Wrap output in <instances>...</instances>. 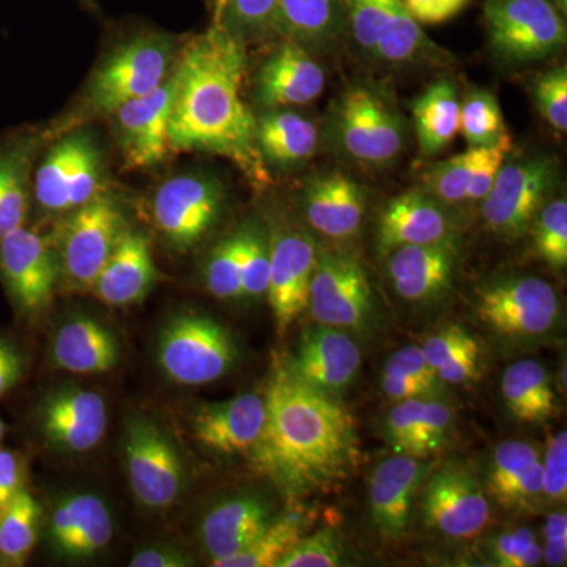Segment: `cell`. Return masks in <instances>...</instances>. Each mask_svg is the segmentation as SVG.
<instances>
[{
	"instance_id": "1",
	"label": "cell",
	"mask_w": 567,
	"mask_h": 567,
	"mask_svg": "<svg viewBox=\"0 0 567 567\" xmlns=\"http://www.w3.org/2000/svg\"><path fill=\"white\" fill-rule=\"evenodd\" d=\"M246 70L245 41L213 18L174 63L169 144L173 152L223 156L262 192L271 177L257 144V118L241 95Z\"/></svg>"
},
{
	"instance_id": "2",
	"label": "cell",
	"mask_w": 567,
	"mask_h": 567,
	"mask_svg": "<svg viewBox=\"0 0 567 567\" xmlns=\"http://www.w3.org/2000/svg\"><path fill=\"white\" fill-rule=\"evenodd\" d=\"M249 454L254 468L292 498L333 491L361 457L352 413L287 364L268 383L262 432Z\"/></svg>"
},
{
	"instance_id": "3",
	"label": "cell",
	"mask_w": 567,
	"mask_h": 567,
	"mask_svg": "<svg viewBox=\"0 0 567 567\" xmlns=\"http://www.w3.org/2000/svg\"><path fill=\"white\" fill-rule=\"evenodd\" d=\"M174 63V41L163 33L140 32L122 41L92 74L81 117H111L122 104L155 92Z\"/></svg>"
},
{
	"instance_id": "4",
	"label": "cell",
	"mask_w": 567,
	"mask_h": 567,
	"mask_svg": "<svg viewBox=\"0 0 567 567\" xmlns=\"http://www.w3.org/2000/svg\"><path fill=\"white\" fill-rule=\"evenodd\" d=\"M237 361V347L226 328L210 317L182 315L164 327L158 363L164 374L183 386L221 379Z\"/></svg>"
},
{
	"instance_id": "5",
	"label": "cell",
	"mask_w": 567,
	"mask_h": 567,
	"mask_svg": "<svg viewBox=\"0 0 567 567\" xmlns=\"http://www.w3.org/2000/svg\"><path fill=\"white\" fill-rule=\"evenodd\" d=\"M488 40L511 63L543 61L566 43V24L550 0H488Z\"/></svg>"
},
{
	"instance_id": "6",
	"label": "cell",
	"mask_w": 567,
	"mask_h": 567,
	"mask_svg": "<svg viewBox=\"0 0 567 567\" xmlns=\"http://www.w3.org/2000/svg\"><path fill=\"white\" fill-rule=\"evenodd\" d=\"M477 319L507 339H535L550 333L559 317L554 287L535 276L503 279L477 292Z\"/></svg>"
},
{
	"instance_id": "7",
	"label": "cell",
	"mask_w": 567,
	"mask_h": 567,
	"mask_svg": "<svg viewBox=\"0 0 567 567\" xmlns=\"http://www.w3.org/2000/svg\"><path fill=\"white\" fill-rule=\"evenodd\" d=\"M123 451L130 487L142 506L167 509L181 498L185 466L173 440L158 424L147 417L128 421Z\"/></svg>"
},
{
	"instance_id": "8",
	"label": "cell",
	"mask_w": 567,
	"mask_h": 567,
	"mask_svg": "<svg viewBox=\"0 0 567 567\" xmlns=\"http://www.w3.org/2000/svg\"><path fill=\"white\" fill-rule=\"evenodd\" d=\"M102 152L87 133L63 137L44 156L33 178L37 203L47 212H73L99 196Z\"/></svg>"
},
{
	"instance_id": "9",
	"label": "cell",
	"mask_w": 567,
	"mask_h": 567,
	"mask_svg": "<svg viewBox=\"0 0 567 567\" xmlns=\"http://www.w3.org/2000/svg\"><path fill=\"white\" fill-rule=\"evenodd\" d=\"M125 230L121 207L104 194L71 212L59 233L61 265L70 281L92 287Z\"/></svg>"
},
{
	"instance_id": "10",
	"label": "cell",
	"mask_w": 567,
	"mask_h": 567,
	"mask_svg": "<svg viewBox=\"0 0 567 567\" xmlns=\"http://www.w3.org/2000/svg\"><path fill=\"white\" fill-rule=\"evenodd\" d=\"M224 193L215 178L177 175L164 182L153 199L152 212L163 237L186 251L210 233L221 215Z\"/></svg>"
},
{
	"instance_id": "11",
	"label": "cell",
	"mask_w": 567,
	"mask_h": 567,
	"mask_svg": "<svg viewBox=\"0 0 567 567\" xmlns=\"http://www.w3.org/2000/svg\"><path fill=\"white\" fill-rule=\"evenodd\" d=\"M554 181L555 164L543 156L503 164L484 197L483 218L488 229L507 238L527 233Z\"/></svg>"
},
{
	"instance_id": "12",
	"label": "cell",
	"mask_w": 567,
	"mask_h": 567,
	"mask_svg": "<svg viewBox=\"0 0 567 567\" xmlns=\"http://www.w3.org/2000/svg\"><path fill=\"white\" fill-rule=\"evenodd\" d=\"M309 309L320 324L360 330L372 311V289L358 260L344 252L317 256Z\"/></svg>"
},
{
	"instance_id": "13",
	"label": "cell",
	"mask_w": 567,
	"mask_h": 567,
	"mask_svg": "<svg viewBox=\"0 0 567 567\" xmlns=\"http://www.w3.org/2000/svg\"><path fill=\"white\" fill-rule=\"evenodd\" d=\"M429 527L454 539H470L487 527L491 505L480 481L461 465H446L429 480L424 491Z\"/></svg>"
},
{
	"instance_id": "14",
	"label": "cell",
	"mask_w": 567,
	"mask_h": 567,
	"mask_svg": "<svg viewBox=\"0 0 567 567\" xmlns=\"http://www.w3.org/2000/svg\"><path fill=\"white\" fill-rule=\"evenodd\" d=\"M175 93L174 74L162 87L122 104L114 117L123 162L128 169H147L169 155V123Z\"/></svg>"
},
{
	"instance_id": "15",
	"label": "cell",
	"mask_w": 567,
	"mask_h": 567,
	"mask_svg": "<svg viewBox=\"0 0 567 567\" xmlns=\"http://www.w3.org/2000/svg\"><path fill=\"white\" fill-rule=\"evenodd\" d=\"M0 275L14 303L32 312L50 303L59 267L50 244L21 226L0 240Z\"/></svg>"
},
{
	"instance_id": "16",
	"label": "cell",
	"mask_w": 567,
	"mask_h": 567,
	"mask_svg": "<svg viewBox=\"0 0 567 567\" xmlns=\"http://www.w3.org/2000/svg\"><path fill=\"white\" fill-rule=\"evenodd\" d=\"M339 136L358 162L383 164L399 155L402 130L394 112L368 89L346 93L339 112Z\"/></svg>"
},
{
	"instance_id": "17",
	"label": "cell",
	"mask_w": 567,
	"mask_h": 567,
	"mask_svg": "<svg viewBox=\"0 0 567 567\" xmlns=\"http://www.w3.org/2000/svg\"><path fill=\"white\" fill-rule=\"evenodd\" d=\"M316 260V246L303 234L279 235L270 249L267 295L279 336L309 308Z\"/></svg>"
},
{
	"instance_id": "18",
	"label": "cell",
	"mask_w": 567,
	"mask_h": 567,
	"mask_svg": "<svg viewBox=\"0 0 567 567\" xmlns=\"http://www.w3.org/2000/svg\"><path fill=\"white\" fill-rule=\"evenodd\" d=\"M40 425L44 439L58 450L87 453L106 434V402L95 391L62 388L41 404Z\"/></svg>"
},
{
	"instance_id": "19",
	"label": "cell",
	"mask_w": 567,
	"mask_h": 567,
	"mask_svg": "<svg viewBox=\"0 0 567 567\" xmlns=\"http://www.w3.org/2000/svg\"><path fill=\"white\" fill-rule=\"evenodd\" d=\"M360 365L361 352L352 338L319 323L306 331L297 357L287 368L306 385L333 395L352 383Z\"/></svg>"
},
{
	"instance_id": "20",
	"label": "cell",
	"mask_w": 567,
	"mask_h": 567,
	"mask_svg": "<svg viewBox=\"0 0 567 567\" xmlns=\"http://www.w3.org/2000/svg\"><path fill=\"white\" fill-rule=\"evenodd\" d=\"M324 89V71L298 41L281 44L257 74L256 95L267 110L315 102Z\"/></svg>"
},
{
	"instance_id": "21",
	"label": "cell",
	"mask_w": 567,
	"mask_h": 567,
	"mask_svg": "<svg viewBox=\"0 0 567 567\" xmlns=\"http://www.w3.org/2000/svg\"><path fill=\"white\" fill-rule=\"evenodd\" d=\"M265 423V398L248 393L218 404L197 406L193 431L197 442L218 454L249 453Z\"/></svg>"
},
{
	"instance_id": "22",
	"label": "cell",
	"mask_w": 567,
	"mask_h": 567,
	"mask_svg": "<svg viewBox=\"0 0 567 567\" xmlns=\"http://www.w3.org/2000/svg\"><path fill=\"white\" fill-rule=\"evenodd\" d=\"M424 468L416 457L395 454L377 466L369 486V503L375 527L386 539H398L409 527L413 499Z\"/></svg>"
},
{
	"instance_id": "23",
	"label": "cell",
	"mask_w": 567,
	"mask_h": 567,
	"mask_svg": "<svg viewBox=\"0 0 567 567\" xmlns=\"http://www.w3.org/2000/svg\"><path fill=\"white\" fill-rule=\"evenodd\" d=\"M306 219L324 237L346 240L363 223V189L349 175L328 173L312 178L305 189Z\"/></svg>"
},
{
	"instance_id": "24",
	"label": "cell",
	"mask_w": 567,
	"mask_h": 567,
	"mask_svg": "<svg viewBox=\"0 0 567 567\" xmlns=\"http://www.w3.org/2000/svg\"><path fill=\"white\" fill-rule=\"evenodd\" d=\"M451 241V221L443 208L423 193L409 192L386 205L379 224V248L390 254L402 246Z\"/></svg>"
},
{
	"instance_id": "25",
	"label": "cell",
	"mask_w": 567,
	"mask_h": 567,
	"mask_svg": "<svg viewBox=\"0 0 567 567\" xmlns=\"http://www.w3.org/2000/svg\"><path fill=\"white\" fill-rule=\"evenodd\" d=\"M110 509L100 496L71 495L52 513L50 539L55 550L70 558H91L112 539Z\"/></svg>"
},
{
	"instance_id": "26",
	"label": "cell",
	"mask_w": 567,
	"mask_h": 567,
	"mask_svg": "<svg viewBox=\"0 0 567 567\" xmlns=\"http://www.w3.org/2000/svg\"><path fill=\"white\" fill-rule=\"evenodd\" d=\"M156 275L158 271L147 238L126 229L92 289L103 303L132 305L148 293Z\"/></svg>"
},
{
	"instance_id": "27",
	"label": "cell",
	"mask_w": 567,
	"mask_h": 567,
	"mask_svg": "<svg viewBox=\"0 0 567 567\" xmlns=\"http://www.w3.org/2000/svg\"><path fill=\"white\" fill-rule=\"evenodd\" d=\"M390 254L391 281L406 301L434 300L453 281L456 251L451 241L402 246Z\"/></svg>"
},
{
	"instance_id": "28",
	"label": "cell",
	"mask_w": 567,
	"mask_h": 567,
	"mask_svg": "<svg viewBox=\"0 0 567 567\" xmlns=\"http://www.w3.org/2000/svg\"><path fill=\"white\" fill-rule=\"evenodd\" d=\"M270 520V509L256 496L227 499L205 516L200 539L212 561L233 557L245 550Z\"/></svg>"
},
{
	"instance_id": "29",
	"label": "cell",
	"mask_w": 567,
	"mask_h": 567,
	"mask_svg": "<svg viewBox=\"0 0 567 567\" xmlns=\"http://www.w3.org/2000/svg\"><path fill=\"white\" fill-rule=\"evenodd\" d=\"M52 360L73 374H104L118 361V342L104 324L78 317L59 328L52 344Z\"/></svg>"
},
{
	"instance_id": "30",
	"label": "cell",
	"mask_w": 567,
	"mask_h": 567,
	"mask_svg": "<svg viewBox=\"0 0 567 567\" xmlns=\"http://www.w3.org/2000/svg\"><path fill=\"white\" fill-rule=\"evenodd\" d=\"M502 390L507 410L520 423H544L557 410L546 368L537 361L522 360L511 364L503 374Z\"/></svg>"
},
{
	"instance_id": "31",
	"label": "cell",
	"mask_w": 567,
	"mask_h": 567,
	"mask_svg": "<svg viewBox=\"0 0 567 567\" xmlns=\"http://www.w3.org/2000/svg\"><path fill=\"white\" fill-rule=\"evenodd\" d=\"M315 123L290 111L271 110L257 118V144L265 162L297 164L315 155Z\"/></svg>"
},
{
	"instance_id": "32",
	"label": "cell",
	"mask_w": 567,
	"mask_h": 567,
	"mask_svg": "<svg viewBox=\"0 0 567 567\" xmlns=\"http://www.w3.org/2000/svg\"><path fill=\"white\" fill-rule=\"evenodd\" d=\"M417 144L425 156L442 152L454 141L461 125V102L450 82L431 85L413 106Z\"/></svg>"
},
{
	"instance_id": "33",
	"label": "cell",
	"mask_w": 567,
	"mask_h": 567,
	"mask_svg": "<svg viewBox=\"0 0 567 567\" xmlns=\"http://www.w3.org/2000/svg\"><path fill=\"white\" fill-rule=\"evenodd\" d=\"M33 145L13 141L0 148V240L24 226Z\"/></svg>"
},
{
	"instance_id": "34",
	"label": "cell",
	"mask_w": 567,
	"mask_h": 567,
	"mask_svg": "<svg viewBox=\"0 0 567 567\" xmlns=\"http://www.w3.org/2000/svg\"><path fill=\"white\" fill-rule=\"evenodd\" d=\"M41 507L31 492L22 488L20 495L0 516V563L22 566L31 555L39 537Z\"/></svg>"
},
{
	"instance_id": "35",
	"label": "cell",
	"mask_w": 567,
	"mask_h": 567,
	"mask_svg": "<svg viewBox=\"0 0 567 567\" xmlns=\"http://www.w3.org/2000/svg\"><path fill=\"white\" fill-rule=\"evenodd\" d=\"M303 522L300 518L287 516L271 518L256 539L245 550L233 557L212 561L215 567H278L279 561L303 537Z\"/></svg>"
},
{
	"instance_id": "36",
	"label": "cell",
	"mask_w": 567,
	"mask_h": 567,
	"mask_svg": "<svg viewBox=\"0 0 567 567\" xmlns=\"http://www.w3.org/2000/svg\"><path fill=\"white\" fill-rule=\"evenodd\" d=\"M334 0H279L276 32L287 39L306 43L323 40L333 31Z\"/></svg>"
},
{
	"instance_id": "37",
	"label": "cell",
	"mask_w": 567,
	"mask_h": 567,
	"mask_svg": "<svg viewBox=\"0 0 567 567\" xmlns=\"http://www.w3.org/2000/svg\"><path fill=\"white\" fill-rule=\"evenodd\" d=\"M458 133L468 147H491L509 136L498 100L484 91L470 93L461 104Z\"/></svg>"
},
{
	"instance_id": "38",
	"label": "cell",
	"mask_w": 567,
	"mask_h": 567,
	"mask_svg": "<svg viewBox=\"0 0 567 567\" xmlns=\"http://www.w3.org/2000/svg\"><path fill=\"white\" fill-rule=\"evenodd\" d=\"M279 0H215L213 18L241 41L262 39L276 32Z\"/></svg>"
},
{
	"instance_id": "39",
	"label": "cell",
	"mask_w": 567,
	"mask_h": 567,
	"mask_svg": "<svg viewBox=\"0 0 567 567\" xmlns=\"http://www.w3.org/2000/svg\"><path fill=\"white\" fill-rule=\"evenodd\" d=\"M424 33L421 24L413 20L404 0H393L385 24L380 31L374 54L386 62L412 61L423 50Z\"/></svg>"
},
{
	"instance_id": "40",
	"label": "cell",
	"mask_w": 567,
	"mask_h": 567,
	"mask_svg": "<svg viewBox=\"0 0 567 567\" xmlns=\"http://www.w3.org/2000/svg\"><path fill=\"white\" fill-rule=\"evenodd\" d=\"M537 461H539V454L535 446L527 442H503L495 447L487 488L499 505H503L514 484Z\"/></svg>"
},
{
	"instance_id": "41",
	"label": "cell",
	"mask_w": 567,
	"mask_h": 567,
	"mask_svg": "<svg viewBox=\"0 0 567 567\" xmlns=\"http://www.w3.org/2000/svg\"><path fill=\"white\" fill-rule=\"evenodd\" d=\"M477 155L480 148L470 147L461 155L434 164L425 177L432 193L443 203L457 204L466 200L470 183L475 175Z\"/></svg>"
},
{
	"instance_id": "42",
	"label": "cell",
	"mask_w": 567,
	"mask_h": 567,
	"mask_svg": "<svg viewBox=\"0 0 567 567\" xmlns=\"http://www.w3.org/2000/svg\"><path fill=\"white\" fill-rule=\"evenodd\" d=\"M536 248L550 267L563 270L567 265L566 199L544 204L537 213Z\"/></svg>"
},
{
	"instance_id": "43",
	"label": "cell",
	"mask_w": 567,
	"mask_h": 567,
	"mask_svg": "<svg viewBox=\"0 0 567 567\" xmlns=\"http://www.w3.org/2000/svg\"><path fill=\"white\" fill-rule=\"evenodd\" d=\"M238 234L215 246L207 264L208 290L219 300L244 297L238 256Z\"/></svg>"
},
{
	"instance_id": "44",
	"label": "cell",
	"mask_w": 567,
	"mask_h": 567,
	"mask_svg": "<svg viewBox=\"0 0 567 567\" xmlns=\"http://www.w3.org/2000/svg\"><path fill=\"white\" fill-rule=\"evenodd\" d=\"M238 256L244 297H260L267 293L270 278V249L256 230L238 233Z\"/></svg>"
},
{
	"instance_id": "45",
	"label": "cell",
	"mask_w": 567,
	"mask_h": 567,
	"mask_svg": "<svg viewBox=\"0 0 567 567\" xmlns=\"http://www.w3.org/2000/svg\"><path fill=\"white\" fill-rule=\"evenodd\" d=\"M341 561L339 537L331 529H320L315 535L301 537L278 567H334L341 566Z\"/></svg>"
},
{
	"instance_id": "46",
	"label": "cell",
	"mask_w": 567,
	"mask_h": 567,
	"mask_svg": "<svg viewBox=\"0 0 567 567\" xmlns=\"http://www.w3.org/2000/svg\"><path fill=\"white\" fill-rule=\"evenodd\" d=\"M536 103L540 114L559 133L567 130L566 66L543 74L536 82Z\"/></svg>"
},
{
	"instance_id": "47",
	"label": "cell",
	"mask_w": 567,
	"mask_h": 567,
	"mask_svg": "<svg viewBox=\"0 0 567 567\" xmlns=\"http://www.w3.org/2000/svg\"><path fill=\"white\" fill-rule=\"evenodd\" d=\"M451 425H453V410L450 406L439 401H425L412 456L423 457L439 451L445 445Z\"/></svg>"
},
{
	"instance_id": "48",
	"label": "cell",
	"mask_w": 567,
	"mask_h": 567,
	"mask_svg": "<svg viewBox=\"0 0 567 567\" xmlns=\"http://www.w3.org/2000/svg\"><path fill=\"white\" fill-rule=\"evenodd\" d=\"M393 0H349L350 21L357 43L374 52Z\"/></svg>"
},
{
	"instance_id": "49",
	"label": "cell",
	"mask_w": 567,
	"mask_h": 567,
	"mask_svg": "<svg viewBox=\"0 0 567 567\" xmlns=\"http://www.w3.org/2000/svg\"><path fill=\"white\" fill-rule=\"evenodd\" d=\"M424 399H409L398 402L388 416L386 432L395 454L412 456L413 443L423 415Z\"/></svg>"
},
{
	"instance_id": "50",
	"label": "cell",
	"mask_w": 567,
	"mask_h": 567,
	"mask_svg": "<svg viewBox=\"0 0 567 567\" xmlns=\"http://www.w3.org/2000/svg\"><path fill=\"white\" fill-rule=\"evenodd\" d=\"M543 464V496L550 503L566 502L567 496V435L558 432L547 446Z\"/></svg>"
},
{
	"instance_id": "51",
	"label": "cell",
	"mask_w": 567,
	"mask_h": 567,
	"mask_svg": "<svg viewBox=\"0 0 567 567\" xmlns=\"http://www.w3.org/2000/svg\"><path fill=\"white\" fill-rule=\"evenodd\" d=\"M477 148H480V155H477L475 175L470 183L466 200H484L494 186L496 175L506 163V156L513 151V140L507 136L491 147Z\"/></svg>"
},
{
	"instance_id": "52",
	"label": "cell",
	"mask_w": 567,
	"mask_h": 567,
	"mask_svg": "<svg viewBox=\"0 0 567 567\" xmlns=\"http://www.w3.org/2000/svg\"><path fill=\"white\" fill-rule=\"evenodd\" d=\"M477 346L480 344H477L476 339L464 327L451 324V327L443 328L442 331L429 338L423 346V352L425 360L436 372V369L445 364L450 358Z\"/></svg>"
},
{
	"instance_id": "53",
	"label": "cell",
	"mask_w": 567,
	"mask_h": 567,
	"mask_svg": "<svg viewBox=\"0 0 567 567\" xmlns=\"http://www.w3.org/2000/svg\"><path fill=\"white\" fill-rule=\"evenodd\" d=\"M385 368L412 377L429 393L435 391L440 382L435 369L425 360L423 347L420 346H405L404 349L398 350V352L391 354Z\"/></svg>"
},
{
	"instance_id": "54",
	"label": "cell",
	"mask_w": 567,
	"mask_h": 567,
	"mask_svg": "<svg viewBox=\"0 0 567 567\" xmlns=\"http://www.w3.org/2000/svg\"><path fill=\"white\" fill-rule=\"evenodd\" d=\"M472 0H404L406 10L417 24H442L456 18Z\"/></svg>"
},
{
	"instance_id": "55",
	"label": "cell",
	"mask_w": 567,
	"mask_h": 567,
	"mask_svg": "<svg viewBox=\"0 0 567 567\" xmlns=\"http://www.w3.org/2000/svg\"><path fill=\"white\" fill-rule=\"evenodd\" d=\"M481 374V347L464 350L456 357L450 358L445 364L436 369L440 382L464 385L473 382Z\"/></svg>"
},
{
	"instance_id": "56",
	"label": "cell",
	"mask_w": 567,
	"mask_h": 567,
	"mask_svg": "<svg viewBox=\"0 0 567 567\" xmlns=\"http://www.w3.org/2000/svg\"><path fill=\"white\" fill-rule=\"evenodd\" d=\"M24 488V470L13 451L0 450V516Z\"/></svg>"
},
{
	"instance_id": "57",
	"label": "cell",
	"mask_w": 567,
	"mask_h": 567,
	"mask_svg": "<svg viewBox=\"0 0 567 567\" xmlns=\"http://www.w3.org/2000/svg\"><path fill=\"white\" fill-rule=\"evenodd\" d=\"M543 558L547 565H566L567 558V516L566 513H555L547 518L544 527Z\"/></svg>"
},
{
	"instance_id": "58",
	"label": "cell",
	"mask_w": 567,
	"mask_h": 567,
	"mask_svg": "<svg viewBox=\"0 0 567 567\" xmlns=\"http://www.w3.org/2000/svg\"><path fill=\"white\" fill-rule=\"evenodd\" d=\"M535 543V535L527 528L516 529V532L505 533V535L496 537L494 546H492L496 565L517 567L518 558Z\"/></svg>"
},
{
	"instance_id": "59",
	"label": "cell",
	"mask_w": 567,
	"mask_h": 567,
	"mask_svg": "<svg viewBox=\"0 0 567 567\" xmlns=\"http://www.w3.org/2000/svg\"><path fill=\"white\" fill-rule=\"evenodd\" d=\"M382 388L391 401L402 402L409 399H424L429 394L421 383H417L412 377L402 374V372L386 369L383 371Z\"/></svg>"
},
{
	"instance_id": "60",
	"label": "cell",
	"mask_w": 567,
	"mask_h": 567,
	"mask_svg": "<svg viewBox=\"0 0 567 567\" xmlns=\"http://www.w3.org/2000/svg\"><path fill=\"white\" fill-rule=\"evenodd\" d=\"M24 374V360L17 347L0 339V395L10 391Z\"/></svg>"
},
{
	"instance_id": "61",
	"label": "cell",
	"mask_w": 567,
	"mask_h": 567,
	"mask_svg": "<svg viewBox=\"0 0 567 567\" xmlns=\"http://www.w3.org/2000/svg\"><path fill=\"white\" fill-rule=\"evenodd\" d=\"M192 565L188 558L174 548L151 547L134 555L132 567H185Z\"/></svg>"
},
{
	"instance_id": "62",
	"label": "cell",
	"mask_w": 567,
	"mask_h": 567,
	"mask_svg": "<svg viewBox=\"0 0 567 567\" xmlns=\"http://www.w3.org/2000/svg\"><path fill=\"white\" fill-rule=\"evenodd\" d=\"M80 3L87 7L89 10H96V0H80Z\"/></svg>"
}]
</instances>
